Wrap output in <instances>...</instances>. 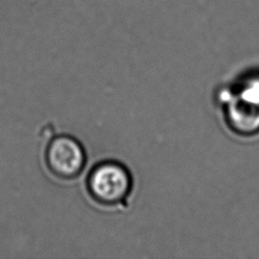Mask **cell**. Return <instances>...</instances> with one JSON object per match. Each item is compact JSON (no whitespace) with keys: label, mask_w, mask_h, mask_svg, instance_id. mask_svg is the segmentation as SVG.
<instances>
[{"label":"cell","mask_w":259,"mask_h":259,"mask_svg":"<svg viewBox=\"0 0 259 259\" xmlns=\"http://www.w3.org/2000/svg\"><path fill=\"white\" fill-rule=\"evenodd\" d=\"M45 160L54 176L62 180H73L83 172L87 157L83 145L76 138L59 135L48 144Z\"/></svg>","instance_id":"cell-2"},{"label":"cell","mask_w":259,"mask_h":259,"mask_svg":"<svg viewBox=\"0 0 259 259\" xmlns=\"http://www.w3.org/2000/svg\"><path fill=\"white\" fill-rule=\"evenodd\" d=\"M128 168L115 160L96 163L86 177V190L91 199L103 207L124 206L133 191Z\"/></svg>","instance_id":"cell-1"},{"label":"cell","mask_w":259,"mask_h":259,"mask_svg":"<svg viewBox=\"0 0 259 259\" xmlns=\"http://www.w3.org/2000/svg\"><path fill=\"white\" fill-rule=\"evenodd\" d=\"M228 120L233 131L252 135L259 131V93L250 86L242 88L229 103Z\"/></svg>","instance_id":"cell-3"}]
</instances>
